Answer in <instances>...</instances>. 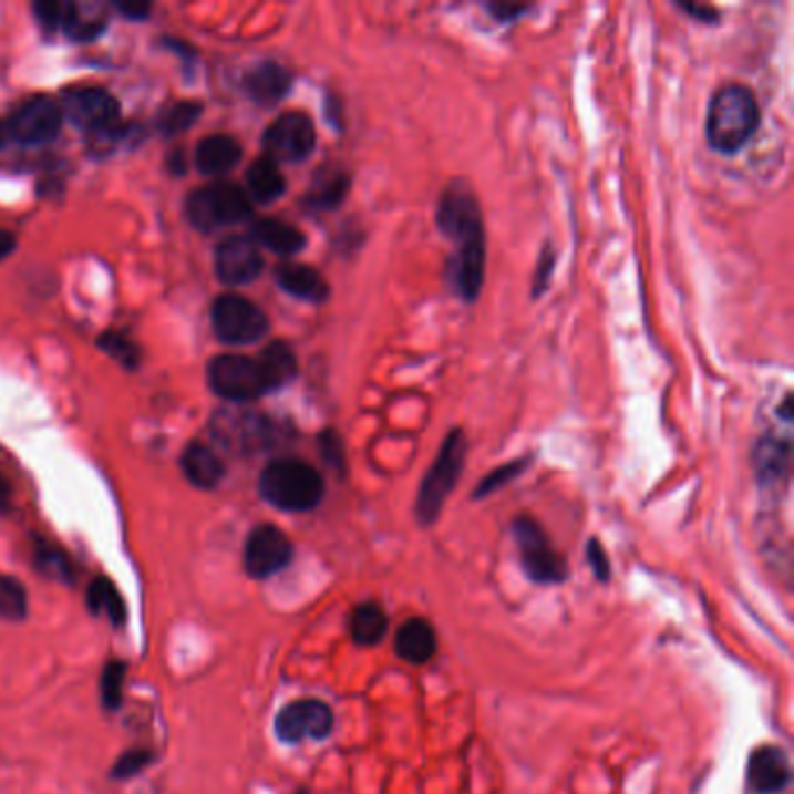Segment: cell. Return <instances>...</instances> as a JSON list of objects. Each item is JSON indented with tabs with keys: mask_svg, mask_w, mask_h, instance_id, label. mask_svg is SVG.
<instances>
[{
	"mask_svg": "<svg viewBox=\"0 0 794 794\" xmlns=\"http://www.w3.org/2000/svg\"><path fill=\"white\" fill-rule=\"evenodd\" d=\"M61 115L92 135L107 133L120 126V101L99 86H80L63 94Z\"/></svg>",
	"mask_w": 794,
	"mask_h": 794,
	"instance_id": "obj_10",
	"label": "cell"
},
{
	"mask_svg": "<svg viewBox=\"0 0 794 794\" xmlns=\"http://www.w3.org/2000/svg\"><path fill=\"white\" fill-rule=\"evenodd\" d=\"M84 604L92 616H103L110 620V625H115V627H124L128 620V608L120 592V587L107 576H99L89 582Z\"/></svg>",
	"mask_w": 794,
	"mask_h": 794,
	"instance_id": "obj_23",
	"label": "cell"
},
{
	"mask_svg": "<svg viewBox=\"0 0 794 794\" xmlns=\"http://www.w3.org/2000/svg\"><path fill=\"white\" fill-rule=\"evenodd\" d=\"M587 561H589V569L595 571V576L606 582L610 578V561H608V555L606 550L601 548V543L597 538H592L587 543Z\"/></svg>",
	"mask_w": 794,
	"mask_h": 794,
	"instance_id": "obj_38",
	"label": "cell"
},
{
	"mask_svg": "<svg viewBox=\"0 0 794 794\" xmlns=\"http://www.w3.org/2000/svg\"><path fill=\"white\" fill-rule=\"evenodd\" d=\"M252 238L257 245L268 247L270 252H276L280 257H293L306 249L303 231L276 217L257 219L252 226Z\"/></svg>",
	"mask_w": 794,
	"mask_h": 794,
	"instance_id": "obj_22",
	"label": "cell"
},
{
	"mask_svg": "<svg viewBox=\"0 0 794 794\" xmlns=\"http://www.w3.org/2000/svg\"><path fill=\"white\" fill-rule=\"evenodd\" d=\"M259 367L264 371L268 392H276V390L285 388V384H289L293 378H297V371H299L297 354H293V350L287 343H282V340H276V343H270L261 352Z\"/></svg>",
	"mask_w": 794,
	"mask_h": 794,
	"instance_id": "obj_27",
	"label": "cell"
},
{
	"mask_svg": "<svg viewBox=\"0 0 794 794\" xmlns=\"http://www.w3.org/2000/svg\"><path fill=\"white\" fill-rule=\"evenodd\" d=\"M208 382L217 396L226 401H255L268 394V384L259 359L245 354H219L208 367Z\"/></svg>",
	"mask_w": 794,
	"mask_h": 794,
	"instance_id": "obj_7",
	"label": "cell"
},
{
	"mask_svg": "<svg viewBox=\"0 0 794 794\" xmlns=\"http://www.w3.org/2000/svg\"><path fill=\"white\" fill-rule=\"evenodd\" d=\"M63 31L73 40H94L105 31V17L96 6H73L68 3V14L63 21Z\"/></svg>",
	"mask_w": 794,
	"mask_h": 794,
	"instance_id": "obj_29",
	"label": "cell"
},
{
	"mask_svg": "<svg viewBox=\"0 0 794 794\" xmlns=\"http://www.w3.org/2000/svg\"><path fill=\"white\" fill-rule=\"evenodd\" d=\"M99 348L105 350L112 359H117L120 364L126 367L128 371L138 369V364H141V350H138V346H135L131 338H126V336L120 333V331H107V333H103L101 340H99Z\"/></svg>",
	"mask_w": 794,
	"mask_h": 794,
	"instance_id": "obj_34",
	"label": "cell"
},
{
	"mask_svg": "<svg viewBox=\"0 0 794 794\" xmlns=\"http://www.w3.org/2000/svg\"><path fill=\"white\" fill-rule=\"evenodd\" d=\"M513 536L519 548V561L525 574L540 585H557L569 576V566L553 548L548 534L536 519L522 515L513 522Z\"/></svg>",
	"mask_w": 794,
	"mask_h": 794,
	"instance_id": "obj_6",
	"label": "cell"
},
{
	"mask_svg": "<svg viewBox=\"0 0 794 794\" xmlns=\"http://www.w3.org/2000/svg\"><path fill=\"white\" fill-rule=\"evenodd\" d=\"M320 445H322V455L329 462V466L343 471L346 468V452H343V443H340L336 431L327 429L320 439Z\"/></svg>",
	"mask_w": 794,
	"mask_h": 794,
	"instance_id": "obj_37",
	"label": "cell"
},
{
	"mask_svg": "<svg viewBox=\"0 0 794 794\" xmlns=\"http://www.w3.org/2000/svg\"><path fill=\"white\" fill-rule=\"evenodd\" d=\"M200 112H203V105L196 101L175 103L164 112L162 120H158V128L164 131V135H177V133L187 131L189 126H194L200 117Z\"/></svg>",
	"mask_w": 794,
	"mask_h": 794,
	"instance_id": "obj_33",
	"label": "cell"
},
{
	"mask_svg": "<svg viewBox=\"0 0 794 794\" xmlns=\"http://www.w3.org/2000/svg\"><path fill=\"white\" fill-rule=\"evenodd\" d=\"M527 464H529V460H515V462H508V464H504V466L494 468L492 473H487V475H485L483 483H481L478 487H475L473 498H485V496L494 494L496 489L506 487L511 481H515V478H517V475H519L522 471L527 468Z\"/></svg>",
	"mask_w": 794,
	"mask_h": 794,
	"instance_id": "obj_35",
	"label": "cell"
},
{
	"mask_svg": "<svg viewBox=\"0 0 794 794\" xmlns=\"http://www.w3.org/2000/svg\"><path fill=\"white\" fill-rule=\"evenodd\" d=\"M17 247V238L10 231H0V261L10 257Z\"/></svg>",
	"mask_w": 794,
	"mask_h": 794,
	"instance_id": "obj_44",
	"label": "cell"
},
{
	"mask_svg": "<svg viewBox=\"0 0 794 794\" xmlns=\"http://www.w3.org/2000/svg\"><path fill=\"white\" fill-rule=\"evenodd\" d=\"M12 511V487L6 481V475L0 473V515H8Z\"/></svg>",
	"mask_w": 794,
	"mask_h": 794,
	"instance_id": "obj_43",
	"label": "cell"
},
{
	"mask_svg": "<svg viewBox=\"0 0 794 794\" xmlns=\"http://www.w3.org/2000/svg\"><path fill=\"white\" fill-rule=\"evenodd\" d=\"M240 156H243L240 143L231 138V135L217 133V135H208V138H203L196 145L194 162L203 175H224L234 166H238Z\"/></svg>",
	"mask_w": 794,
	"mask_h": 794,
	"instance_id": "obj_18",
	"label": "cell"
},
{
	"mask_svg": "<svg viewBox=\"0 0 794 794\" xmlns=\"http://www.w3.org/2000/svg\"><path fill=\"white\" fill-rule=\"evenodd\" d=\"M179 466H183L185 478L198 489H215L224 478V464L217 452L203 443H189Z\"/></svg>",
	"mask_w": 794,
	"mask_h": 794,
	"instance_id": "obj_20",
	"label": "cell"
},
{
	"mask_svg": "<svg viewBox=\"0 0 794 794\" xmlns=\"http://www.w3.org/2000/svg\"><path fill=\"white\" fill-rule=\"evenodd\" d=\"M553 268H555L553 247H546V249H543V255H540V259H538V268H536V274H534V289H532L534 297H540V293L546 291L548 280H550V276H553Z\"/></svg>",
	"mask_w": 794,
	"mask_h": 794,
	"instance_id": "obj_39",
	"label": "cell"
},
{
	"mask_svg": "<svg viewBox=\"0 0 794 794\" xmlns=\"http://www.w3.org/2000/svg\"><path fill=\"white\" fill-rule=\"evenodd\" d=\"M6 124L14 143L44 145L52 143L61 133L63 115L56 101L48 96H33L14 110Z\"/></svg>",
	"mask_w": 794,
	"mask_h": 794,
	"instance_id": "obj_13",
	"label": "cell"
},
{
	"mask_svg": "<svg viewBox=\"0 0 794 794\" xmlns=\"http://www.w3.org/2000/svg\"><path fill=\"white\" fill-rule=\"evenodd\" d=\"M394 650L408 664H426L439 650V639H436L434 627H431L422 618L405 620L396 631Z\"/></svg>",
	"mask_w": 794,
	"mask_h": 794,
	"instance_id": "obj_16",
	"label": "cell"
},
{
	"mask_svg": "<svg viewBox=\"0 0 794 794\" xmlns=\"http://www.w3.org/2000/svg\"><path fill=\"white\" fill-rule=\"evenodd\" d=\"M152 762H154L152 747H128V751H124L117 757V762L112 764L110 778L112 781H131L135 776H141Z\"/></svg>",
	"mask_w": 794,
	"mask_h": 794,
	"instance_id": "obj_32",
	"label": "cell"
},
{
	"mask_svg": "<svg viewBox=\"0 0 794 794\" xmlns=\"http://www.w3.org/2000/svg\"><path fill=\"white\" fill-rule=\"evenodd\" d=\"M259 494L278 511L308 513L322 504L324 481L301 460H276L259 475Z\"/></svg>",
	"mask_w": 794,
	"mask_h": 794,
	"instance_id": "obj_3",
	"label": "cell"
},
{
	"mask_svg": "<svg viewBox=\"0 0 794 794\" xmlns=\"http://www.w3.org/2000/svg\"><path fill=\"white\" fill-rule=\"evenodd\" d=\"M266 312L238 293H224L213 303V329L221 343L249 346L268 333Z\"/></svg>",
	"mask_w": 794,
	"mask_h": 794,
	"instance_id": "obj_8",
	"label": "cell"
},
{
	"mask_svg": "<svg viewBox=\"0 0 794 794\" xmlns=\"http://www.w3.org/2000/svg\"><path fill=\"white\" fill-rule=\"evenodd\" d=\"M276 280L287 293H291V297H297L301 301L322 303L329 299V285L310 266L285 261L276 268Z\"/></svg>",
	"mask_w": 794,
	"mask_h": 794,
	"instance_id": "obj_19",
	"label": "cell"
},
{
	"mask_svg": "<svg viewBox=\"0 0 794 794\" xmlns=\"http://www.w3.org/2000/svg\"><path fill=\"white\" fill-rule=\"evenodd\" d=\"M755 478L762 487H774L785 481L787 466H790V445L778 439H762L755 445Z\"/></svg>",
	"mask_w": 794,
	"mask_h": 794,
	"instance_id": "obj_25",
	"label": "cell"
},
{
	"mask_svg": "<svg viewBox=\"0 0 794 794\" xmlns=\"http://www.w3.org/2000/svg\"><path fill=\"white\" fill-rule=\"evenodd\" d=\"M247 192L257 203H274L287 192V179L274 158L261 156L247 168Z\"/></svg>",
	"mask_w": 794,
	"mask_h": 794,
	"instance_id": "obj_26",
	"label": "cell"
},
{
	"mask_svg": "<svg viewBox=\"0 0 794 794\" xmlns=\"http://www.w3.org/2000/svg\"><path fill=\"white\" fill-rule=\"evenodd\" d=\"M33 569L52 582L68 587L75 585V566L71 557L56 543L42 536L33 538Z\"/></svg>",
	"mask_w": 794,
	"mask_h": 794,
	"instance_id": "obj_24",
	"label": "cell"
},
{
	"mask_svg": "<svg viewBox=\"0 0 794 794\" xmlns=\"http://www.w3.org/2000/svg\"><path fill=\"white\" fill-rule=\"evenodd\" d=\"M35 17L38 24L44 31H59L63 29V21L68 14V3H54V0H44V3H35Z\"/></svg>",
	"mask_w": 794,
	"mask_h": 794,
	"instance_id": "obj_36",
	"label": "cell"
},
{
	"mask_svg": "<svg viewBox=\"0 0 794 794\" xmlns=\"http://www.w3.org/2000/svg\"><path fill=\"white\" fill-rule=\"evenodd\" d=\"M217 276L224 285H249L255 282L264 270V257L259 245L252 238L231 236L217 247L215 257Z\"/></svg>",
	"mask_w": 794,
	"mask_h": 794,
	"instance_id": "obj_14",
	"label": "cell"
},
{
	"mask_svg": "<svg viewBox=\"0 0 794 794\" xmlns=\"http://www.w3.org/2000/svg\"><path fill=\"white\" fill-rule=\"evenodd\" d=\"M289 86H291L289 71H285L282 65L274 61H264L245 75V92L259 105L280 103L287 96Z\"/></svg>",
	"mask_w": 794,
	"mask_h": 794,
	"instance_id": "obj_17",
	"label": "cell"
},
{
	"mask_svg": "<svg viewBox=\"0 0 794 794\" xmlns=\"http://www.w3.org/2000/svg\"><path fill=\"white\" fill-rule=\"evenodd\" d=\"M439 229L455 240L457 252L450 261V282L464 301L481 297L485 282V229L478 198L464 183H452L439 198Z\"/></svg>",
	"mask_w": 794,
	"mask_h": 794,
	"instance_id": "obj_1",
	"label": "cell"
},
{
	"mask_svg": "<svg viewBox=\"0 0 794 794\" xmlns=\"http://www.w3.org/2000/svg\"><path fill=\"white\" fill-rule=\"evenodd\" d=\"M388 612L375 601L359 604L350 616V633L357 646H378L388 633Z\"/></svg>",
	"mask_w": 794,
	"mask_h": 794,
	"instance_id": "obj_28",
	"label": "cell"
},
{
	"mask_svg": "<svg viewBox=\"0 0 794 794\" xmlns=\"http://www.w3.org/2000/svg\"><path fill=\"white\" fill-rule=\"evenodd\" d=\"M29 616V592L14 576L0 574V618L8 622H21Z\"/></svg>",
	"mask_w": 794,
	"mask_h": 794,
	"instance_id": "obj_31",
	"label": "cell"
},
{
	"mask_svg": "<svg viewBox=\"0 0 794 794\" xmlns=\"http://www.w3.org/2000/svg\"><path fill=\"white\" fill-rule=\"evenodd\" d=\"M350 192V175L338 166H322L314 173L306 194V206L312 210L338 208Z\"/></svg>",
	"mask_w": 794,
	"mask_h": 794,
	"instance_id": "obj_21",
	"label": "cell"
},
{
	"mask_svg": "<svg viewBox=\"0 0 794 794\" xmlns=\"http://www.w3.org/2000/svg\"><path fill=\"white\" fill-rule=\"evenodd\" d=\"M680 8H683L688 14H692L694 19L699 21H709V24H713V21H718L720 12L711 6H694V3H680Z\"/></svg>",
	"mask_w": 794,
	"mask_h": 794,
	"instance_id": "obj_42",
	"label": "cell"
},
{
	"mask_svg": "<svg viewBox=\"0 0 794 794\" xmlns=\"http://www.w3.org/2000/svg\"><path fill=\"white\" fill-rule=\"evenodd\" d=\"M115 8L120 14H124L131 21H143L152 12V6L143 3V0H117Z\"/></svg>",
	"mask_w": 794,
	"mask_h": 794,
	"instance_id": "obj_40",
	"label": "cell"
},
{
	"mask_svg": "<svg viewBox=\"0 0 794 794\" xmlns=\"http://www.w3.org/2000/svg\"><path fill=\"white\" fill-rule=\"evenodd\" d=\"M274 728L276 736L289 745L324 741L333 732V711L322 699H299L280 709Z\"/></svg>",
	"mask_w": 794,
	"mask_h": 794,
	"instance_id": "obj_9",
	"label": "cell"
},
{
	"mask_svg": "<svg viewBox=\"0 0 794 794\" xmlns=\"http://www.w3.org/2000/svg\"><path fill=\"white\" fill-rule=\"evenodd\" d=\"M487 10H489L492 17L498 19V21H513V19L519 17L522 12H527L529 6H517V3H506V0H498V3H489Z\"/></svg>",
	"mask_w": 794,
	"mask_h": 794,
	"instance_id": "obj_41",
	"label": "cell"
},
{
	"mask_svg": "<svg viewBox=\"0 0 794 794\" xmlns=\"http://www.w3.org/2000/svg\"><path fill=\"white\" fill-rule=\"evenodd\" d=\"M792 769L787 753L778 745H760L747 760L745 785L753 794H778L790 785Z\"/></svg>",
	"mask_w": 794,
	"mask_h": 794,
	"instance_id": "obj_15",
	"label": "cell"
},
{
	"mask_svg": "<svg viewBox=\"0 0 794 794\" xmlns=\"http://www.w3.org/2000/svg\"><path fill=\"white\" fill-rule=\"evenodd\" d=\"M128 673V664L122 660H110L99 678V697H101V707L110 713H115L122 709L124 701V680Z\"/></svg>",
	"mask_w": 794,
	"mask_h": 794,
	"instance_id": "obj_30",
	"label": "cell"
},
{
	"mask_svg": "<svg viewBox=\"0 0 794 794\" xmlns=\"http://www.w3.org/2000/svg\"><path fill=\"white\" fill-rule=\"evenodd\" d=\"M757 124L760 107L751 89L741 84H728L718 89L707 117V138L715 152H739L753 138Z\"/></svg>",
	"mask_w": 794,
	"mask_h": 794,
	"instance_id": "obj_2",
	"label": "cell"
},
{
	"mask_svg": "<svg viewBox=\"0 0 794 794\" xmlns=\"http://www.w3.org/2000/svg\"><path fill=\"white\" fill-rule=\"evenodd\" d=\"M293 559L289 536L276 525H259L249 532L243 548V569L249 578L266 580L285 571Z\"/></svg>",
	"mask_w": 794,
	"mask_h": 794,
	"instance_id": "obj_11",
	"label": "cell"
},
{
	"mask_svg": "<svg viewBox=\"0 0 794 794\" xmlns=\"http://www.w3.org/2000/svg\"><path fill=\"white\" fill-rule=\"evenodd\" d=\"M464 462H466L464 431L452 429L445 436L434 464H431V468L426 471V475L420 483L417 502H415V515H417L420 525L429 527L439 519V515L447 502V496L452 494V489H455V485L462 478Z\"/></svg>",
	"mask_w": 794,
	"mask_h": 794,
	"instance_id": "obj_4",
	"label": "cell"
},
{
	"mask_svg": "<svg viewBox=\"0 0 794 794\" xmlns=\"http://www.w3.org/2000/svg\"><path fill=\"white\" fill-rule=\"evenodd\" d=\"M187 217L200 231H215L219 226L238 224L252 217V200L247 192L231 183H215L196 189L187 198Z\"/></svg>",
	"mask_w": 794,
	"mask_h": 794,
	"instance_id": "obj_5",
	"label": "cell"
},
{
	"mask_svg": "<svg viewBox=\"0 0 794 794\" xmlns=\"http://www.w3.org/2000/svg\"><path fill=\"white\" fill-rule=\"evenodd\" d=\"M12 143V138H10V131H8V124L6 122H0V149H3V147H8Z\"/></svg>",
	"mask_w": 794,
	"mask_h": 794,
	"instance_id": "obj_46",
	"label": "cell"
},
{
	"mask_svg": "<svg viewBox=\"0 0 794 794\" xmlns=\"http://www.w3.org/2000/svg\"><path fill=\"white\" fill-rule=\"evenodd\" d=\"M171 171H173V173H183V171H185V158H183V154H179V152H175L173 158H171Z\"/></svg>",
	"mask_w": 794,
	"mask_h": 794,
	"instance_id": "obj_45",
	"label": "cell"
},
{
	"mask_svg": "<svg viewBox=\"0 0 794 794\" xmlns=\"http://www.w3.org/2000/svg\"><path fill=\"white\" fill-rule=\"evenodd\" d=\"M317 133L306 112H285L264 133L266 156L274 162L299 164L312 154Z\"/></svg>",
	"mask_w": 794,
	"mask_h": 794,
	"instance_id": "obj_12",
	"label": "cell"
}]
</instances>
